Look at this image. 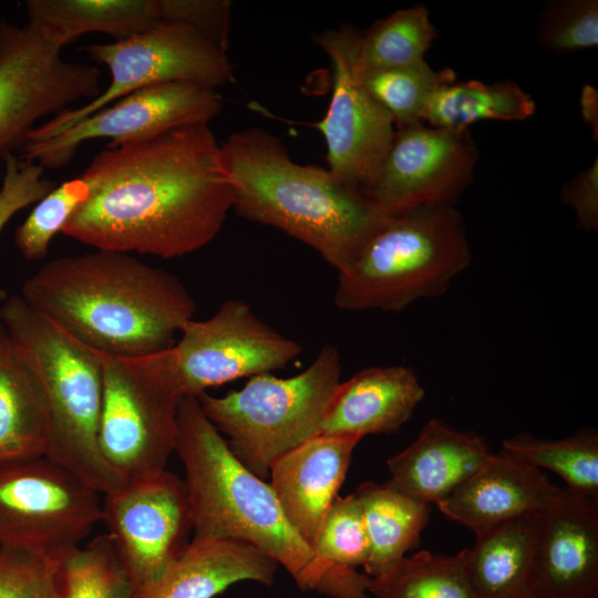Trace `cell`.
Instances as JSON below:
<instances>
[{
  "label": "cell",
  "instance_id": "1",
  "mask_svg": "<svg viewBox=\"0 0 598 598\" xmlns=\"http://www.w3.org/2000/svg\"><path fill=\"white\" fill-rule=\"evenodd\" d=\"M80 176L90 194L62 234L100 250L182 257L213 241L233 209L207 123L106 146Z\"/></svg>",
  "mask_w": 598,
  "mask_h": 598
},
{
  "label": "cell",
  "instance_id": "2",
  "mask_svg": "<svg viewBox=\"0 0 598 598\" xmlns=\"http://www.w3.org/2000/svg\"><path fill=\"white\" fill-rule=\"evenodd\" d=\"M21 297L80 342L114 357L173 348L196 312L175 275L114 250L52 259L23 282Z\"/></svg>",
  "mask_w": 598,
  "mask_h": 598
},
{
  "label": "cell",
  "instance_id": "3",
  "mask_svg": "<svg viewBox=\"0 0 598 598\" xmlns=\"http://www.w3.org/2000/svg\"><path fill=\"white\" fill-rule=\"evenodd\" d=\"M220 146L235 213L310 246L338 274L391 217L365 189L328 168L295 162L283 142L265 128L239 130Z\"/></svg>",
  "mask_w": 598,
  "mask_h": 598
},
{
  "label": "cell",
  "instance_id": "4",
  "mask_svg": "<svg viewBox=\"0 0 598 598\" xmlns=\"http://www.w3.org/2000/svg\"><path fill=\"white\" fill-rule=\"evenodd\" d=\"M175 452L185 468L193 538L248 543L281 564L300 588L317 591L336 564L296 533L271 486L234 455L196 396L179 402Z\"/></svg>",
  "mask_w": 598,
  "mask_h": 598
},
{
  "label": "cell",
  "instance_id": "5",
  "mask_svg": "<svg viewBox=\"0 0 598 598\" xmlns=\"http://www.w3.org/2000/svg\"><path fill=\"white\" fill-rule=\"evenodd\" d=\"M0 322L44 391L49 415L44 456L102 495L123 483L99 448L103 378L97 351L33 309L21 295L3 299Z\"/></svg>",
  "mask_w": 598,
  "mask_h": 598
},
{
  "label": "cell",
  "instance_id": "6",
  "mask_svg": "<svg viewBox=\"0 0 598 598\" xmlns=\"http://www.w3.org/2000/svg\"><path fill=\"white\" fill-rule=\"evenodd\" d=\"M471 259L464 220L453 205L391 216L338 274L333 301L346 311L399 312L443 295Z\"/></svg>",
  "mask_w": 598,
  "mask_h": 598
},
{
  "label": "cell",
  "instance_id": "7",
  "mask_svg": "<svg viewBox=\"0 0 598 598\" xmlns=\"http://www.w3.org/2000/svg\"><path fill=\"white\" fill-rule=\"evenodd\" d=\"M341 357L324 344L300 373H262L223 396H196L209 421L224 433L234 455L265 478L282 454L319 434L330 399L341 382Z\"/></svg>",
  "mask_w": 598,
  "mask_h": 598
},
{
  "label": "cell",
  "instance_id": "8",
  "mask_svg": "<svg viewBox=\"0 0 598 598\" xmlns=\"http://www.w3.org/2000/svg\"><path fill=\"white\" fill-rule=\"evenodd\" d=\"M103 378L100 453L122 481L158 474L175 452L183 392L174 348L137 357L97 352Z\"/></svg>",
  "mask_w": 598,
  "mask_h": 598
},
{
  "label": "cell",
  "instance_id": "9",
  "mask_svg": "<svg viewBox=\"0 0 598 598\" xmlns=\"http://www.w3.org/2000/svg\"><path fill=\"white\" fill-rule=\"evenodd\" d=\"M84 51L90 59L110 70L109 86L83 106L65 109L34 127L28 142L53 137L118 99L145 87L192 82L218 90L235 81L227 52L179 22L162 21L134 37L87 45Z\"/></svg>",
  "mask_w": 598,
  "mask_h": 598
},
{
  "label": "cell",
  "instance_id": "10",
  "mask_svg": "<svg viewBox=\"0 0 598 598\" xmlns=\"http://www.w3.org/2000/svg\"><path fill=\"white\" fill-rule=\"evenodd\" d=\"M101 493L47 456L0 464V547L63 558L102 522Z\"/></svg>",
  "mask_w": 598,
  "mask_h": 598
},
{
  "label": "cell",
  "instance_id": "11",
  "mask_svg": "<svg viewBox=\"0 0 598 598\" xmlns=\"http://www.w3.org/2000/svg\"><path fill=\"white\" fill-rule=\"evenodd\" d=\"M62 48L38 24L0 21V161L24 147L38 120L101 93L100 70L65 61Z\"/></svg>",
  "mask_w": 598,
  "mask_h": 598
},
{
  "label": "cell",
  "instance_id": "12",
  "mask_svg": "<svg viewBox=\"0 0 598 598\" xmlns=\"http://www.w3.org/2000/svg\"><path fill=\"white\" fill-rule=\"evenodd\" d=\"M360 34L354 27L342 24L315 37L332 69L329 107L316 126L326 142L328 169L342 182L368 189L392 143L395 125L363 83L358 63Z\"/></svg>",
  "mask_w": 598,
  "mask_h": 598
},
{
  "label": "cell",
  "instance_id": "13",
  "mask_svg": "<svg viewBox=\"0 0 598 598\" xmlns=\"http://www.w3.org/2000/svg\"><path fill=\"white\" fill-rule=\"evenodd\" d=\"M174 348L183 395L281 369L301 346L261 320L241 299L224 301L206 320L192 319Z\"/></svg>",
  "mask_w": 598,
  "mask_h": 598
},
{
  "label": "cell",
  "instance_id": "14",
  "mask_svg": "<svg viewBox=\"0 0 598 598\" xmlns=\"http://www.w3.org/2000/svg\"><path fill=\"white\" fill-rule=\"evenodd\" d=\"M102 522L133 588L156 578L193 532L184 481L167 470L103 494Z\"/></svg>",
  "mask_w": 598,
  "mask_h": 598
},
{
  "label": "cell",
  "instance_id": "15",
  "mask_svg": "<svg viewBox=\"0 0 598 598\" xmlns=\"http://www.w3.org/2000/svg\"><path fill=\"white\" fill-rule=\"evenodd\" d=\"M221 109L223 96L215 87L192 82L154 85L118 99L53 137L28 142L20 158L60 168L86 141L109 138L106 146H116L187 124H209Z\"/></svg>",
  "mask_w": 598,
  "mask_h": 598
},
{
  "label": "cell",
  "instance_id": "16",
  "mask_svg": "<svg viewBox=\"0 0 598 598\" xmlns=\"http://www.w3.org/2000/svg\"><path fill=\"white\" fill-rule=\"evenodd\" d=\"M478 152L466 130L425 126L395 130L392 143L367 190L390 216L453 205L470 186Z\"/></svg>",
  "mask_w": 598,
  "mask_h": 598
},
{
  "label": "cell",
  "instance_id": "17",
  "mask_svg": "<svg viewBox=\"0 0 598 598\" xmlns=\"http://www.w3.org/2000/svg\"><path fill=\"white\" fill-rule=\"evenodd\" d=\"M536 597H598V503L567 487L538 515Z\"/></svg>",
  "mask_w": 598,
  "mask_h": 598
},
{
  "label": "cell",
  "instance_id": "18",
  "mask_svg": "<svg viewBox=\"0 0 598 598\" xmlns=\"http://www.w3.org/2000/svg\"><path fill=\"white\" fill-rule=\"evenodd\" d=\"M361 440L319 434L279 456L269 468V485L285 517L312 550Z\"/></svg>",
  "mask_w": 598,
  "mask_h": 598
},
{
  "label": "cell",
  "instance_id": "19",
  "mask_svg": "<svg viewBox=\"0 0 598 598\" xmlns=\"http://www.w3.org/2000/svg\"><path fill=\"white\" fill-rule=\"evenodd\" d=\"M561 489L542 470L499 451L437 506L446 517L478 534L512 519L539 514Z\"/></svg>",
  "mask_w": 598,
  "mask_h": 598
},
{
  "label": "cell",
  "instance_id": "20",
  "mask_svg": "<svg viewBox=\"0 0 598 598\" xmlns=\"http://www.w3.org/2000/svg\"><path fill=\"white\" fill-rule=\"evenodd\" d=\"M493 454L481 435L432 419L406 448L388 460L386 483L415 501L437 505Z\"/></svg>",
  "mask_w": 598,
  "mask_h": 598
},
{
  "label": "cell",
  "instance_id": "21",
  "mask_svg": "<svg viewBox=\"0 0 598 598\" xmlns=\"http://www.w3.org/2000/svg\"><path fill=\"white\" fill-rule=\"evenodd\" d=\"M424 395V388L411 368L363 369L338 384L319 434L363 439L369 434L395 433L410 420Z\"/></svg>",
  "mask_w": 598,
  "mask_h": 598
},
{
  "label": "cell",
  "instance_id": "22",
  "mask_svg": "<svg viewBox=\"0 0 598 598\" xmlns=\"http://www.w3.org/2000/svg\"><path fill=\"white\" fill-rule=\"evenodd\" d=\"M278 563L255 546L231 539H196L131 598H213L240 580L274 582Z\"/></svg>",
  "mask_w": 598,
  "mask_h": 598
},
{
  "label": "cell",
  "instance_id": "23",
  "mask_svg": "<svg viewBox=\"0 0 598 598\" xmlns=\"http://www.w3.org/2000/svg\"><path fill=\"white\" fill-rule=\"evenodd\" d=\"M538 515L475 534L473 548H466V570L477 598H537Z\"/></svg>",
  "mask_w": 598,
  "mask_h": 598
},
{
  "label": "cell",
  "instance_id": "24",
  "mask_svg": "<svg viewBox=\"0 0 598 598\" xmlns=\"http://www.w3.org/2000/svg\"><path fill=\"white\" fill-rule=\"evenodd\" d=\"M48 435L42 384L0 322V464L44 456Z\"/></svg>",
  "mask_w": 598,
  "mask_h": 598
},
{
  "label": "cell",
  "instance_id": "25",
  "mask_svg": "<svg viewBox=\"0 0 598 598\" xmlns=\"http://www.w3.org/2000/svg\"><path fill=\"white\" fill-rule=\"evenodd\" d=\"M25 8L29 22L63 47L90 32L121 41L162 22L157 0H29Z\"/></svg>",
  "mask_w": 598,
  "mask_h": 598
},
{
  "label": "cell",
  "instance_id": "26",
  "mask_svg": "<svg viewBox=\"0 0 598 598\" xmlns=\"http://www.w3.org/2000/svg\"><path fill=\"white\" fill-rule=\"evenodd\" d=\"M354 494L359 501L369 540L365 574L379 577L419 544L430 505L415 501L386 482H364Z\"/></svg>",
  "mask_w": 598,
  "mask_h": 598
},
{
  "label": "cell",
  "instance_id": "27",
  "mask_svg": "<svg viewBox=\"0 0 598 598\" xmlns=\"http://www.w3.org/2000/svg\"><path fill=\"white\" fill-rule=\"evenodd\" d=\"M536 112L532 95L513 81L478 80L441 86L427 101L422 121L429 126L466 130L478 121H525Z\"/></svg>",
  "mask_w": 598,
  "mask_h": 598
},
{
  "label": "cell",
  "instance_id": "28",
  "mask_svg": "<svg viewBox=\"0 0 598 598\" xmlns=\"http://www.w3.org/2000/svg\"><path fill=\"white\" fill-rule=\"evenodd\" d=\"M501 452L558 474L570 491L598 503V432L582 427L559 440L520 433L502 443Z\"/></svg>",
  "mask_w": 598,
  "mask_h": 598
},
{
  "label": "cell",
  "instance_id": "29",
  "mask_svg": "<svg viewBox=\"0 0 598 598\" xmlns=\"http://www.w3.org/2000/svg\"><path fill=\"white\" fill-rule=\"evenodd\" d=\"M375 598H477L466 570V548L454 556L421 550L370 578Z\"/></svg>",
  "mask_w": 598,
  "mask_h": 598
},
{
  "label": "cell",
  "instance_id": "30",
  "mask_svg": "<svg viewBox=\"0 0 598 598\" xmlns=\"http://www.w3.org/2000/svg\"><path fill=\"white\" fill-rule=\"evenodd\" d=\"M437 32L425 6L400 9L360 34L361 71L389 69L425 60Z\"/></svg>",
  "mask_w": 598,
  "mask_h": 598
},
{
  "label": "cell",
  "instance_id": "31",
  "mask_svg": "<svg viewBox=\"0 0 598 598\" xmlns=\"http://www.w3.org/2000/svg\"><path fill=\"white\" fill-rule=\"evenodd\" d=\"M452 69L434 70L426 60L389 69L362 71L371 95L389 112L395 130L423 123L422 114L432 94L455 82Z\"/></svg>",
  "mask_w": 598,
  "mask_h": 598
},
{
  "label": "cell",
  "instance_id": "32",
  "mask_svg": "<svg viewBox=\"0 0 598 598\" xmlns=\"http://www.w3.org/2000/svg\"><path fill=\"white\" fill-rule=\"evenodd\" d=\"M132 591V582L107 534L64 556L60 598H131Z\"/></svg>",
  "mask_w": 598,
  "mask_h": 598
},
{
  "label": "cell",
  "instance_id": "33",
  "mask_svg": "<svg viewBox=\"0 0 598 598\" xmlns=\"http://www.w3.org/2000/svg\"><path fill=\"white\" fill-rule=\"evenodd\" d=\"M90 194L86 182L78 176L58 185L40 199L14 231V244L28 260L43 259L52 238L63 228Z\"/></svg>",
  "mask_w": 598,
  "mask_h": 598
},
{
  "label": "cell",
  "instance_id": "34",
  "mask_svg": "<svg viewBox=\"0 0 598 598\" xmlns=\"http://www.w3.org/2000/svg\"><path fill=\"white\" fill-rule=\"evenodd\" d=\"M537 41L542 48L567 54L598 44V1L556 0L539 16Z\"/></svg>",
  "mask_w": 598,
  "mask_h": 598
},
{
  "label": "cell",
  "instance_id": "35",
  "mask_svg": "<svg viewBox=\"0 0 598 598\" xmlns=\"http://www.w3.org/2000/svg\"><path fill=\"white\" fill-rule=\"evenodd\" d=\"M63 558L0 547V598H60Z\"/></svg>",
  "mask_w": 598,
  "mask_h": 598
},
{
  "label": "cell",
  "instance_id": "36",
  "mask_svg": "<svg viewBox=\"0 0 598 598\" xmlns=\"http://www.w3.org/2000/svg\"><path fill=\"white\" fill-rule=\"evenodd\" d=\"M315 554L329 563L358 567L364 565L369 540L359 501L354 493L331 504L321 525Z\"/></svg>",
  "mask_w": 598,
  "mask_h": 598
},
{
  "label": "cell",
  "instance_id": "37",
  "mask_svg": "<svg viewBox=\"0 0 598 598\" xmlns=\"http://www.w3.org/2000/svg\"><path fill=\"white\" fill-rule=\"evenodd\" d=\"M4 176L0 188V231L19 210L38 203L56 183L43 176L44 167L13 154L4 158ZM0 295L2 291H0Z\"/></svg>",
  "mask_w": 598,
  "mask_h": 598
},
{
  "label": "cell",
  "instance_id": "38",
  "mask_svg": "<svg viewBox=\"0 0 598 598\" xmlns=\"http://www.w3.org/2000/svg\"><path fill=\"white\" fill-rule=\"evenodd\" d=\"M162 21L184 23L224 51L231 28L229 0H157Z\"/></svg>",
  "mask_w": 598,
  "mask_h": 598
},
{
  "label": "cell",
  "instance_id": "39",
  "mask_svg": "<svg viewBox=\"0 0 598 598\" xmlns=\"http://www.w3.org/2000/svg\"><path fill=\"white\" fill-rule=\"evenodd\" d=\"M560 200L573 208L577 225L585 231L598 228V157L575 174L560 190Z\"/></svg>",
  "mask_w": 598,
  "mask_h": 598
},
{
  "label": "cell",
  "instance_id": "40",
  "mask_svg": "<svg viewBox=\"0 0 598 598\" xmlns=\"http://www.w3.org/2000/svg\"><path fill=\"white\" fill-rule=\"evenodd\" d=\"M580 113L585 123L592 130V138L598 140V91L585 84L580 92Z\"/></svg>",
  "mask_w": 598,
  "mask_h": 598
}]
</instances>
